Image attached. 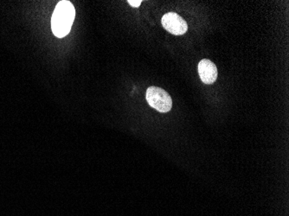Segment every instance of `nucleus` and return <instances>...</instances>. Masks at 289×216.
Returning a JSON list of instances; mask_svg holds the SVG:
<instances>
[{
    "mask_svg": "<svg viewBox=\"0 0 289 216\" xmlns=\"http://www.w3.org/2000/svg\"><path fill=\"white\" fill-rule=\"evenodd\" d=\"M148 104L159 112H168L173 107V100L169 93L158 86H150L146 93Z\"/></svg>",
    "mask_w": 289,
    "mask_h": 216,
    "instance_id": "nucleus-2",
    "label": "nucleus"
},
{
    "mask_svg": "<svg viewBox=\"0 0 289 216\" xmlns=\"http://www.w3.org/2000/svg\"><path fill=\"white\" fill-rule=\"evenodd\" d=\"M199 74L204 84L211 85L218 79V68L210 60H201L199 64Z\"/></svg>",
    "mask_w": 289,
    "mask_h": 216,
    "instance_id": "nucleus-4",
    "label": "nucleus"
},
{
    "mask_svg": "<svg viewBox=\"0 0 289 216\" xmlns=\"http://www.w3.org/2000/svg\"><path fill=\"white\" fill-rule=\"evenodd\" d=\"M128 2L131 6L135 8L139 7V5L142 3L141 0H129Z\"/></svg>",
    "mask_w": 289,
    "mask_h": 216,
    "instance_id": "nucleus-5",
    "label": "nucleus"
},
{
    "mask_svg": "<svg viewBox=\"0 0 289 216\" xmlns=\"http://www.w3.org/2000/svg\"><path fill=\"white\" fill-rule=\"evenodd\" d=\"M75 18V9L69 1L63 0L56 6L51 18V30L57 38L66 37L71 30Z\"/></svg>",
    "mask_w": 289,
    "mask_h": 216,
    "instance_id": "nucleus-1",
    "label": "nucleus"
},
{
    "mask_svg": "<svg viewBox=\"0 0 289 216\" xmlns=\"http://www.w3.org/2000/svg\"><path fill=\"white\" fill-rule=\"evenodd\" d=\"M162 25L170 33L175 36L184 35L188 30L187 22L175 12H169L163 16Z\"/></svg>",
    "mask_w": 289,
    "mask_h": 216,
    "instance_id": "nucleus-3",
    "label": "nucleus"
}]
</instances>
